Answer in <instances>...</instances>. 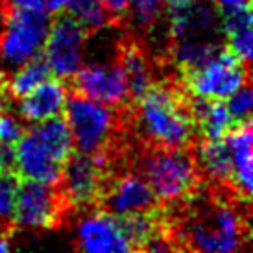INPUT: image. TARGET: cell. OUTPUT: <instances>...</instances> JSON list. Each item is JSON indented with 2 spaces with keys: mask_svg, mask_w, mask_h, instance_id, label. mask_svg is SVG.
<instances>
[{
  "mask_svg": "<svg viewBox=\"0 0 253 253\" xmlns=\"http://www.w3.org/2000/svg\"><path fill=\"white\" fill-rule=\"evenodd\" d=\"M190 115L202 141H220L237 127L225 107V100L190 96Z\"/></svg>",
  "mask_w": 253,
  "mask_h": 253,
  "instance_id": "obj_16",
  "label": "cell"
},
{
  "mask_svg": "<svg viewBox=\"0 0 253 253\" xmlns=\"http://www.w3.org/2000/svg\"><path fill=\"white\" fill-rule=\"evenodd\" d=\"M194 0H167V6H169L170 13H177V11H183L192 4Z\"/></svg>",
  "mask_w": 253,
  "mask_h": 253,
  "instance_id": "obj_29",
  "label": "cell"
},
{
  "mask_svg": "<svg viewBox=\"0 0 253 253\" xmlns=\"http://www.w3.org/2000/svg\"><path fill=\"white\" fill-rule=\"evenodd\" d=\"M69 4V0H46V9L48 11H61Z\"/></svg>",
  "mask_w": 253,
  "mask_h": 253,
  "instance_id": "obj_30",
  "label": "cell"
},
{
  "mask_svg": "<svg viewBox=\"0 0 253 253\" xmlns=\"http://www.w3.org/2000/svg\"><path fill=\"white\" fill-rule=\"evenodd\" d=\"M50 76V69L42 54L28 59L26 63L21 65V69L15 72L11 78H7V94L11 98H22L28 94L36 85H39L42 80Z\"/></svg>",
  "mask_w": 253,
  "mask_h": 253,
  "instance_id": "obj_21",
  "label": "cell"
},
{
  "mask_svg": "<svg viewBox=\"0 0 253 253\" xmlns=\"http://www.w3.org/2000/svg\"><path fill=\"white\" fill-rule=\"evenodd\" d=\"M24 127L9 115L7 111H0V142L17 144L24 135Z\"/></svg>",
  "mask_w": 253,
  "mask_h": 253,
  "instance_id": "obj_26",
  "label": "cell"
},
{
  "mask_svg": "<svg viewBox=\"0 0 253 253\" xmlns=\"http://www.w3.org/2000/svg\"><path fill=\"white\" fill-rule=\"evenodd\" d=\"M6 4L24 9H46V0H7Z\"/></svg>",
  "mask_w": 253,
  "mask_h": 253,
  "instance_id": "obj_28",
  "label": "cell"
},
{
  "mask_svg": "<svg viewBox=\"0 0 253 253\" xmlns=\"http://www.w3.org/2000/svg\"><path fill=\"white\" fill-rule=\"evenodd\" d=\"M139 172L159 202H179L196 196L202 172L190 148L150 146L139 159Z\"/></svg>",
  "mask_w": 253,
  "mask_h": 253,
  "instance_id": "obj_2",
  "label": "cell"
},
{
  "mask_svg": "<svg viewBox=\"0 0 253 253\" xmlns=\"http://www.w3.org/2000/svg\"><path fill=\"white\" fill-rule=\"evenodd\" d=\"M63 9L87 32L104 28L111 21V15L104 7L102 0H69V4Z\"/></svg>",
  "mask_w": 253,
  "mask_h": 253,
  "instance_id": "obj_22",
  "label": "cell"
},
{
  "mask_svg": "<svg viewBox=\"0 0 253 253\" xmlns=\"http://www.w3.org/2000/svg\"><path fill=\"white\" fill-rule=\"evenodd\" d=\"M48 32L46 9H24L6 4L4 32L0 36V57L19 67L41 54Z\"/></svg>",
  "mask_w": 253,
  "mask_h": 253,
  "instance_id": "obj_7",
  "label": "cell"
},
{
  "mask_svg": "<svg viewBox=\"0 0 253 253\" xmlns=\"http://www.w3.org/2000/svg\"><path fill=\"white\" fill-rule=\"evenodd\" d=\"M225 107L231 115L233 122L239 126L252 124V107H253V91L250 84L242 85L239 91L225 98Z\"/></svg>",
  "mask_w": 253,
  "mask_h": 253,
  "instance_id": "obj_24",
  "label": "cell"
},
{
  "mask_svg": "<svg viewBox=\"0 0 253 253\" xmlns=\"http://www.w3.org/2000/svg\"><path fill=\"white\" fill-rule=\"evenodd\" d=\"M135 9V17L141 24L150 26L159 17L163 7V0H129Z\"/></svg>",
  "mask_w": 253,
  "mask_h": 253,
  "instance_id": "obj_25",
  "label": "cell"
},
{
  "mask_svg": "<svg viewBox=\"0 0 253 253\" xmlns=\"http://www.w3.org/2000/svg\"><path fill=\"white\" fill-rule=\"evenodd\" d=\"M253 13L252 6L222 13V30L225 34V48L250 65L253 46Z\"/></svg>",
  "mask_w": 253,
  "mask_h": 253,
  "instance_id": "obj_17",
  "label": "cell"
},
{
  "mask_svg": "<svg viewBox=\"0 0 253 253\" xmlns=\"http://www.w3.org/2000/svg\"><path fill=\"white\" fill-rule=\"evenodd\" d=\"M63 115L71 129L74 150L84 154H104L111 150V139L117 126L113 107L72 94L67 98Z\"/></svg>",
  "mask_w": 253,
  "mask_h": 253,
  "instance_id": "obj_5",
  "label": "cell"
},
{
  "mask_svg": "<svg viewBox=\"0 0 253 253\" xmlns=\"http://www.w3.org/2000/svg\"><path fill=\"white\" fill-rule=\"evenodd\" d=\"M67 82L72 94L102 102L109 107L129 106L127 80L119 61L109 65H91L78 69Z\"/></svg>",
  "mask_w": 253,
  "mask_h": 253,
  "instance_id": "obj_10",
  "label": "cell"
},
{
  "mask_svg": "<svg viewBox=\"0 0 253 253\" xmlns=\"http://www.w3.org/2000/svg\"><path fill=\"white\" fill-rule=\"evenodd\" d=\"M15 170L22 179L57 185L63 172L59 163L34 133L24 131L21 141L15 144Z\"/></svg>",
  "mask_w": 253,
  "mask_h": 253,
  "instance_id": "obj_12",
  "label": "cell"
},
{
  "mask_svg": "<svg viewBox=\"0 0 253 253\" xmlns=\"http://www.w3.org/2000/svg\"><path fill=\"white\" fill-rule=\"evenodd\" d=\"M69 209L59 185L22 179L19 183L13 211V225L21 229H52L61 224Z\"/></svg>",
  "mask_w": 253,
  "mask_h": 253,
  "instance_id": "obj_8",
  "label": "cell"
},
{
  "mask_svg": "<svg viewBox=\"0 0 253 253\" xmlns=\"http://www.w3.org/2000/svg\"><path fill=\"white\" fill-rule=\"evenodd\" d=\"M181 74L183 91L189 96L225 100L242 85L250 84V67L229 48H220L209 63Z\"/></svg>",
  "mask_w": 253,
  "mask_h": 253,
  "instance_id": "obj_6",
  "label": "cell"
},
{
  "mask_svg": "<svg viewBox=\"0 0 253 253\" xmlns=\"http://www.w3.org/2000/svg\"><path fill=\"white\" fill-rule=\"evenodd\" d=\"M196 165L200 172L218 183L229 187L231 183V150L227 137L220 141H202L196 152Z\"/></svg>",
  "mask_w": 253,
  "mask_h": 253,
  "instance_id": "obj_19",
  "label": "cell"
},
{
  "mask_svg": "<svg viewBox=\"0 0 253 253\" xmlns=\"http://www.w3.org/2000/svg\"><path fill=\"white\" fill-rule=\"evenodd\" d=\"M28 131L36 135L37 139L52 152V155L57 161L63 163V165L74 152V142H72V135L69 124L65 120V115H57L52 119L36 122Z\"/></svg>",
  "mask_w": 253,
  "mask_h": 253,
  "instance_id": "obj_20",
  "label": "cell"
},
{
  "mask_svg": "<svg viewBox=\"0 0 253 253\" xmlns=\"http://www.w3.org/2000/svg\"><path fill=\"white\" fill-rule=\"evenodd\" d=\"M183 237L189 250L212 253L237 252L250 239L248 222L233 205L222 200L196 207L183 225Z\"/></svg>",
  "mask_w": 253,
  "mask_h": 253,
  "instance_id": "obj_3",
  "label": "cell"
},
{
  "mask_svg": "<svg viewBox=\"0 0 253 253\" xmlns=\"http://www.w3.org/2000/svg\"><path fill=\"white\" fill-rule=\"evenodd\" d=\"M111 176L109 152L84 154L76 150L65 161L61 179L57 185L69 207L91 209L98 205L100 196Z\"/></svg>",
  "mask_w": 253,
  "mask_h": 253,
  "instance_id": "obj_4",
  "label": "cell"
},
{
  "mask_svg": "<svg viewBox=\"0 0 253 253\" xmlns=\"http://www.w3.org/2000/svg\"><path fill=\"white\" fill-rule=\"evenodd\" d=\"M21 177L17 172H0V224H13V211L17 202Z\"/></svg>",
  "mask_w": 253,
  "mask_h": 253,
  "instance_id": "obj_23",
  "label": "cell"
},
{
  "mask_svg": "<svg viewBox=\"0 0 253 253\" xmlns=\"http://www.w3.org/2000/svg\"><path fill=\"white\" fill-rule=\"evenodd\" d=\"M69 98V87L61 78L48 76L36 85L28 94H24L19 106L21 117L30 124L63 115Z\"/></svg>",
  "mask_w": 253,
  "mask_h": 253,
  "instance_id": "obj_14",
  "label": "cell"
},
{
  "mask_svg": "<svg viewBox=\"0 0 253 253\" xmlns=\"http://www.w3.org/2000/svg\"><path fill=\"white\" fill-rule=\"evenodd\" d=\"M119 63L122 65L126 74L129 102H135L141 98L152 84V72H150L146 54L135 41H126L120 46Z\"/></svg>",
  "mask_w": 253,
  "mask_h": 253,
  "instance_id": "obj_18",
  "label": "cell"
},
{
  "mask_svg": "<svg viewBox=\"0 0 253 253\" xmlns=\"http://www.w3.org/2000/svg\"><path fill=\"white\" fill-rule=\"evenodd\" d=\"M102 4L106 7L111 17H124L129 6V0H102Z\"/></svg>",
  "mask_w": 253,
  "mask_h": 253,
  "instance_id": "obj_27",
  "label": "cell"
},
{
  "mask_svg": "<svg viewBox=\"0 0 253 253\" xmlns=\"http://www.w3.org/2000/svg\"><path fill=\"white\" fill-rule=\"evenodd\" d=\"M7 76L4 71H0V91H7Z\"/></svg>",
  "mask_w": 253,
  "mask_h": 253,
  "instance_id": "obj_32",
  "label": "cell"
},
{
  "mask_svg": "<svg viewBox=\"0 0 253 253\" xmlns=\"http://www.w3.org/2000/svg\"><path fill=\"white\" fill-rule=\"evenodd\" d=\"M7 250H9V239L6 235H0V253L7 252Z\"/></svg>",
  "mask_w": 253,
  "mask_h": 253,
  "instance_id": "obj_31",
  "label": "cell"
},
{
  "mask_svg": "<svg viewBox=\"0 0 253 253\" xmlns=\"http://www.w3.org/2000/svg\"><path fill=\"white\" fill-rule=\"evenodd\" d=\"M87 30L65 9L48 24L41 54L50 69V76L69 80L80 69Z\"/></svg>",
  "mask_w": 253,
  "mask_h": 253,
  "instance_id": "obj_9",
  "label": "cell"
},
{
  "mask_svg": "<svg viewBox=\"0 0 253 253\" xmlns=\"http://www.w3.org/2000/svg\"><path fill=\"white\" fill-rule=\"evenodd\" d=\"M252 124L235 127L227 135L231 150V183L229 187L239 202L250 205L252 198Z\"/></svg>",
  "mask_w": 253,
  "mask_h": 253,
  "instance_id": "obj_15",
  "label": "cell"
},
{
  "mask_svg": "<svg viewBox=\"0 0 253 253\" xmlns=\"http://www.w3.org/2000/svg\"><path fill=\"white\" fill-rule=\"evenodd\" d=\"M78 250L94 253L131 252L115 214L96 209L78 225Z\"/></svg>",
  "mask_w": 253,
  "mask_h": 253,
  "instance_id": "obj_13",
  "label": "cell"
},
{
  "mask_svg": "<svg viewBox=\"0 0 253 253\" xmlns=\"http://www.w3.org/2000/svg\"><path fill=\"white\" fill-rule=\"evenodd\" d=\"M133 120L152 146L190 148L196 137L190 96L169 82H152L139 100L131 102Z\"/></svg>",
  "mask_w": 253,
  "mask_h": 253,
  "instance_id": "obj_1",
  "label": "cell"
},
{
  "mask_svg": "<svg viewBox=\"0 0 253 253\" xmlns=\"http://www.w3.org/2000/svg\"><path fill=\"white\" fill-rule=\"evenodd\" d=\"M159 205L161 202L144 181V177L137 172H129L109 177L96 209L111 212L115 216H122L131 212L150 211Z\"/></svg>",
  "mask_w": 253,
  "mask_h": 253,
  "instance_id": "obj_11",
  "label": "cell"
}]
</instances>
